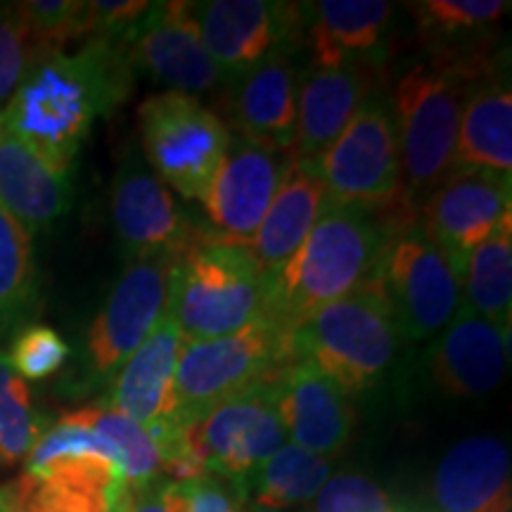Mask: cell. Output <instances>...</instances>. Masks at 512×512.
Returning a JSON list of instances; mask_svg holds the SVG:
<instances>
[{
	"instance_id": "6da1fadb",
	"label": "cell",
	"mask_w": 512,
	"mask_h": 512,
	"mask_svg": "<svg viewBox=\"0 0 512 512\" xmlns=\"http://www.w3.org/2000/svg\"><path fill=\"white\" fill-rule=\"evenodd\" d=\"M136 67L121 38H88L74 53L38 55L0 121L57 169H72L95 121L131 98Z\"/></svg>"
},
{
	"instance_id": "7a4b0ae2",
	"label": "cell",
	"mask_w": 512,
	"mask_h": 512,
	"mask_svg": "<svg viewBox=\"0 0 512 512\" xmlns=\"http://www.w3.org/2000/svg\"><path fill=\"white\" fill-rule=\"evenodd\" d=\"M387 240L389 230L380 211L328 204L290 264L268 280L264 318L290 332L320 306L370 283Z\"/></svg>"
},
{
	"instance_id": "3957f363",
	"label": "cell",
	"mask_w": 512,
	"mask_h": 512,
	"mask_svg": "<svg viewBox=\"0 0 512 512\" xmlns=\"http://www.w3.org/2000/svg\"><path fill=\"white\" fill-rule=\"evenodd\" d=\"M268 280L245 245L221 240L209 226H192L171 259L169 304L183 342H207L264 318Z\"/></svg>"
},
{
	"instance_id": "277c9868",
	"label": "cell",
	"mask_w": 512,
	"mask_h": 512,
	"mask_svg": "<svg viewBox=\"0 0 512 512\" xmlns=\"http://www.w3.org/2000/svg\"><path fill=\"white\" fill-rule=\"evenodd\" d=\"M399 337V323L375 275L287 332V349L290 363H309L344 394L356 396L382 380L399 351Z\"/></svg>"
},
{
	"instance_id": "5b68a950",
	"label": "cell",
	"mask_w": 512,
	"mask_h": 512,
	"mask_svg": "<svg viewBox=\"0 0 512 512\" xmlns=\"http://www.w3.org/2000/svg\"><path fill=\"white\" fill-rule=\"evenodd\" d=\"M5 491L12 512H124L126 498L110 441L67 418L41 434Z\"/></svg>"
},
{
	"instance_id": "8992f818",
	"label": "cell",
	"mask_w": 512,
	"mask_h": 512,
	"mask_svg": "<svg viewBox=\"0 0 512 512\" xmlns=\"http://www.w3.org/2000/svg\"><path fill=\"white\" fill-rule=\"evenodd\" d=\"M287 366H292L287 332L268 318L226 337L183 342L171 384L169 422H195L219 403L278 380Z\"/></svg>"
},
{
	"instance_id": "52a82bcc",
	"label": "cell",
	"mask_w": 512,
	"mask_h": 512,
	"mask_svg": "<svg viewBox=\"0 0 512 512\" xmlns=\"http://www.w3.org/2000/svg\"><path fill=\"white\" fill-rule=\"evenodd\" d=\"M437 64H418L396 83V145L408 197L434 190L453 174L460 114L470 86Z\"/></svg>"
},
{
	"instance_id": "ba28073f",
	"label": "cell",
	"mask_w": 512,
	"mask_h": 512,
	"mask_svg": "<svg viewBox=\"0 0 512 512\" xmlns=\"http://www.w3.org/2000/svg\"><path fill=\"white\" fill-rule=\"evenodd\" d=\"M145 162L166 188L185 200H204L228 147L230 128L192 95L164 91L138 107Z\"/></svg>"
},
{
	"instance_id": "9c48e42d",
	"label": "cell",
	"mask_w": 512,
	"mask_h": 512,
	"mask_svg": "<svg viewBox=\"0 0 512 512\" xmlns=\"http://www.w3.org/2000/svg\"><path fill=\"white\" fill-rule=\"evenodd\" d=\"M377 280L399 330L413 342L439 335L463 304V275L420 223L389 233Z\"/></svg>"
},
{
	"instance_id": "30bf717a",
	"label": "cell",
	"mask_w": 512,
	"mask_h": 512,
	"mask_svg": "<svg viewBox=\"0 0 512 512\" xmlns=\"http://www.w3.org/2000/svg\"><path fill=\"white\" fill-rule=\"evenodd\" d=\"M309 164L323 183L330 204L382 211L408 197L394 117L380 100L363 102L342 136Z\"/></svg>"
},
{
	"instance_id": "8fae6325",
	"label": "cell",
	"mask_w": 512,
	"mask_h": 512,
	"mask_svg": "<svg viewBox=\"0 0 512 512\" xmlns=\"http://www.w3.org/2000/svg\"><path fill=\"white\" fill-rule=\"evenodd\" d=\"M171 256L150 254L126 259L83 342V384L112 382L128 356L155 330L169 304Z\"/></svg>"
},
{
	"instance_id": "7c38bea8",
	"label": "cell",
	"mask_w": 512,
	"mask_h": 512,
	"mask_svg": "<svg viewBox=\"0 0 512 512\" xmlns=\"http://www.w3.org/2000/svg\"><path fill=\"white\" fill-rule=\"evenodd\" d=\"M188 10L226 83L275 53H290L302 36V8L292 3L202 0Z\"/></svg>"
},
{
	"instance_id": "4fadbf2b",
	"label": "cell",
	"mask_w": 512,
	"mask_h": 512,
	"mask_svg": "<svg viewBox=\"0 0 512 512\" xmlns=\"http://www.w3.org/2000/svg\"><path fill=\"white\" fill-rule=\"evenodd\" d=\"M121 41L126 43L133 67L169 86V91L195 98L197 93H209L226 83L190 17L188 3H150Z\"/></svg>"
},
{
	"instance_id": "5bb4252c",
	"label": "cell",
	"mask_w": 512,
	"mask_h": 512,
	"mask_svg": "<svg viewBox=\"0 0 512 512\" xmlns=\"http://www.w3.org/2000/svg\"><path fill=\"white\" fill-rule=\"evenodd\" d=\"M292 157L287 152L233 140L207 195L209 230L233 245H249L285 181Z\"/></svg>"
},
{
	"instance_id": "9a60e30c",
	"label": "cell",
	"mask_w": 512,
	"mask_h": 512,
	"mask_svg": "<svg viewBox=\"0 0 512 512\" xmlns=\"http://www.w3.org/2000/svg\"><path fill=\"white\" fill-rule=\"evenodd\" d=\"M510 176L494 171H453L432 190L422 209V230L463 275L467 254L510 214Z\"/></svg>"
},
{
	"instance_id": "2e32d148",
	"label": "cell",
	"mask_w": 512,
	"mask_h": 512,
	"mask_svg": "<svg viewBox=\"0 0 512 512\" xmlns=\"http://www.w3.org/2000/svg\"><path fill=\"white\" fill-rule=\"evenodd\" d=\"M110 211L126 259L150 254L174 259L195 226L138 152H131L114 174Z\"/></svg>"
},
{
	"instance_id": "e0dca14e",
	"label": "cell",
	"mask_w": 512,
	"mask_h": 512,
	"mask_svg": "<svg viewBox=\"0 0 512 512\" xmlns=\"http://www.w3.org/2000/svg\"><path fill=\"white\" fill-rule=\"evenodd\" d=\"M297 93L299 76L290 53H275L259 67L228 81L230 126L245 143L290 155L297 124Z\"/></svg>"
},
{
	"instance_id": "ac0fdd59",
	"label": "cell",
	"mask_w": 512,
	"mask_h": 512,
	"mask_svg": "<svg viewBox=\"0 0 512 512\" xmlns=\"http://www.w3.org/2000/svg\"><path fill=\"white\" fill-rule=\"evenodd\" d=\"M351 396L309 363H292L275 384V403L287 437L313 456L330 458L354 430Z\"/></svg>"
},
{
	"instance_id": "d6986e66",
	"label": "cell",
	"mask_w": 512,
	"mask_h": 512,
	"mask_svg": "<svg viewBox=\"0 0 512 512\" xmlns=\"http://www.w3.org/2000/svg\"><path fill=\"white\" fill-rule=\"evenodd\" d=\"M510 448L496 437L458 441L434 470L432 512H510Z\"/></svg>"
},
{
	"instance_id": "ffe728a7",
	"label": "cell",
	"mask_w": 512,
	"mask_h": 512,
	"mask_svg": "<svg viewBox=\"0 0 512 512\" xmlns=\"http://www.w3.org/2000/svg\"><path fill=\"white\" fill-rule=\"evenodd\" d=\"M510 332L460 304L430 351L434 382L448 396H482L498 387L508 368Z\"/></svg>"
},
{
	"instance_id": "44dd1931",
	"label": "cell",
	"mask_w": 512,
	"mask_h": 512,
	"mask_svg": "<svg viewBox=\"0 0 512 512\" xmlns=\"http://www.w3.org/2000/svg\"><path fill=\"white\" fill-rule=\"evenodd\" d=\"M368 95L370 69L366 62L311 69L299 81L292 162H316L342 136Z\"/></svg>"
},
{
	"instance_id": "7402d4cb",
	"label": "cell",
	"mask_w": 512,
	"mask_h": 512,
	"mask_svg": "<svg viewBox=\"0 0 512 512\" xmlns=\"http://www.w3.org/2000/svg\"><path fill=\"white\" fill-rule=\"evenodd\" d=\"M181 347V330L176 320L164 313L155 330L112 377L107 406L145 427L150 437L171 418V384Z\"/></svg>"
},
{
	"instance_id": "603a6c76",
	"label": "cell",
	"mask_w": 512,
	"mask_h": 512,
	"mask_svg": "<svg viewBox=\"0 0 512 512\" xmlns=\"http://www.w3.org/2000/svg\"><path fill=\"white\" fill-rule=\"evenodd\" d=\"M72 202L69 171L50 164L0 121V204L34 235L60 221Z\"/></svg>"
},
{
	"instance_id": "cb8c5ba5",
	"label": "cell",
	"mask_w": 512,
	"mask_h": 512,
	"mask_svg": "<svg viewBox=\"0 0 512 512\" xmlns=\"http://www.w3.org/2000/svg\"><path fill=\"white\" fill-rule=\"evenodd\" d=\"M299 8L316 69L366 62L394 15V5L384 0H316Z\"/></svg>"
},
{
	"instance_id": "d4e9b609",
	"label": "cell",
	"mask_w": 512,
	"mask_h": 512,
	"mask_svg": "<svg viewBox=\"0 0 512 512\" xmlns=\"http://www.w3.org/2000/svg\"><path fill=\"white\" fill-rule=\"evenodd\" d=\"M328 204V195L313 166L292 162L264 221L247 245L266 280H273L290 264Z\"/></svg>"
},
{
	"instance_id": "484cf974",
	"label": "cell",
	"mask_w": 512,
	"mask_h": 512,
	"mask_svg": "<svg viewBox=\"0 0 512 512\" xmlns=\"http://www.w3.org/2000/svg\"><path fill=\"white\" fill-rule=\"evenodd\" d=\"M512 171V95L508 83H482L467 93L460 114L453 171Z\"/></svg>"
},
{
	"instance_id": "4316f807",
	"label": "cell",
	"mask_w": 512,
	"mask_h": 512,
	"mask_svg": "<svg viewBox=\"0 0 512 512\" xmlns=\"http://www.w3.org/2000/svg\"><path fill=\"white\" fill-rule=\"evenodd\" d=\"M465 306L510 332L512 309V221L510 214L489 238L467 254L463 268Z\"/></svg>"
},
{
	"instance_id": "83f0119b",
	"label": "cell",
	"mask_w": 512,
	"mask_h": 512,
	"mask_svg": "<svg viewBox=\"0 0 512 512\" xmlns=\"http://www.w3.org/2000/svg\"><path fill=\"white\" fill-rule=\"evenodd\" d=\"M328 477V458L313 456L294 444H285L261 465L249 489L254 491V505L280 512L290 505L313 501Z\"/></svg>"
},
{
	"instance_id": "f1b7e54d",
	"label": "cell",
	"mask_w": 512,
	"mask_h": 512,
	"mask_svg": "<svg viewBox=\"0 0 512 512\" xmlns=\"http://www.w3.org/2000/svg\"><path fill=\"white\" fill-rule=\"evenodd\" d=\"M67 420L91 427L102 439L114 446L119 458V470L124 484L136 486L147 484L162 472V456H159L155 439L147 434L145 427L121 415L110 406H88L81 411L67 413Z\"/></svg>"
},
{
	"instance_id": "f546056e",
	"label": "cell",
	"mask_w": 512,
	"mask_h": 512,
	"mask_svg": "<svg viewBox=\"0 0 512 512\" xmlns=\"http://www.w3.org/2000/svg\"><path fill=\"white\" fill-rule=\"evenodd\" d=\"M36 302V261L31 235L0 204V330L22 320Z\"/></svg>"
},
{
	"instance_id": "4dcf8cb0",
	"label": "cell",
	"mask_w": 512,
	"mask_h": 512,
	"mask_svg": "<svg viewBox=\"0 0 512 512\" xmlns=\"http://www.w3.org/2000/svg\"><path fill=\"white\" fill-rule=\"evenodd\" d=\"M46 432V418L34 408L29 384L0 354V472L24 463Z\"/></svg>"
},
{
	"instance_id": "1f68e13d",
	"label": "cell",
	"mask_w": 512,
	"mask_h": 512,
	"mask_svg": "<svg viewBox=\"0 0 512 512\" xmlns=\"http://www.w3.org/2000/svg\"><path fill=\"white\" fill-rule=\"evenodd\" d=\"M418 29L427 43L441 53L448 43L484 36V31L510 10L503 0H422L411 5Z\"/></svg>"
},
{
	"instance_id": "d6a6232c",
	"label": "cell",
	"mask_w": 512,
	"mask_h": 512,
	"mask_svg": "<svg viewBox=\"0 0 512 512\" xmlns=\"http://www.w3.org/2000/svg\"><path fill=\"white\" fill-rule=\"evenodd\" d=\"M12 10L36 57L60 53L69 41L86 36V3L79 0H29Z\"/></svg>"
},
{
	"instance_id": "836d02e7",
	"label": "cell",
	"mask_w": 512,
	"mask_h": 512,
	"mask_svg": "<svg viewBox=\"0 0 512 512\" xmlns=\"http://www.w3.org/2000/svg\"><path fill=\"white\" fill-rule=\"evenodd\" d=\"M69 344L48 325H29L12 339L8 361L22 380H46L67 363Z\"/></svg>"
},
{
	"instance_id": "e575fe53",
	"label": "cell",
	"mask_w": 512,
	"mask_h": 512,
	"mask_svg": "<svg viewBox=\"0 0 512 512\" xmlns=\"http://www.w3.org/2000/svg\"><path fill=\"white\" fill-rule=\"evenodd\" d=\"M159 491L169 512H240L245 505V496L235 486L216 477L162 479Z\"/></svg>"
},
{
	"instance_id": "d590c367",
	"label": "cell",
	"mask_w": 512,
	"mask_h": 512,
	"mask_svg": "<svg viewBox=\"0 0 512 512\" xmlns=\"http://www.w3.org/2000/svg\"><path fill=\"white\" fill-rule=\"evenodd\" d=\"M316 512H394L392 498L373 479L342 472L328 477L316 496Z\"/></svg>"
},
{
	"instance_id": "8d00e7d4",
	"label": "cell",
	"mask_w": 512,
	"mask_h": 512,
	"mask_svg": "<svg viewBox=\"0 0 512 512\" xmlns=\"http://www.w3.org/2000/svg\"><path fill=\"white\" fill-rule=\"evenodd\" d=\"M34 60L36 53L15 10H0V114L10 105Z\"/></svg>"
},
{
	"instance_id": "74e56055",
	"label": "cell",
	"mask_w": 512,
	"mask_h": 512,
	"mask_svg": "<svg viewBox=\"0 0 512 512\" xmlns=\"http://www.w3.org/2000/svg\"><path fill=\"white\" fill-rule=\"evenodd\" d=\"M145 0H93L86 3L88 38H124L126 31L145 15Z\"/></svg>"
},
{
	"instance_id": "f35d334b",
	"label": "cell",
	"mask_w": 512,
	"mask_h": 512,
	"mask_svg": "<svg viewBox=\"0 0 512 512\" xmlns=\"http://www.w3.org/2000/svg\"><path fill=\"white\" fill-rule=\"evenodd\" d=\"M162 477L152 479L147 484H126V498H124V512H169L162 501V491H159Z\"/></svg>"
},
{
	"instance_id": "ab89813d",
	"label": "cell",
	"mask_w": 512,
	"mask_h": 512,
	"mask_svg": "<svg viewBox=\"0 0 512 512\" xmlns=\"http://www.w3.org/2000/svg\"><path fill=\"white\" fill-rule=\"evenodd\" d=\"M394 512H432L430 505H420V503H403L399 508H394Z\"/></svg>"
},
{
	"instance_id": "60d3db41",
	"label": "cell",
	"mask_w": 512,
	"mask_h": 512,
	"mask_svg": "<svg viewBox=\"0 0 512 512\" xmlns=\"http://www.w3.org/2000/svg\"><path fill=\"white\" fill-rule=\"evenodd\" d=\"M0 512H12L10 510V501H8V491H5V486H0Z\"/></svg>"
},
{
	"instance_id": "b9f144b4",
	"label": "cell",
	"mask_w": 512,
	"mask_h": 512,
	"mask_svg": "<svg viewBox=\"0 0 512 512\" xmlns=\"http://www.w3.org/2000/svg\"><path fill=\"white\" fill-rule=\"evenodd\" d=\"M252 512H278V510H268V508H259V505L252 503Z\"/></svg>"
}]
</instances>
